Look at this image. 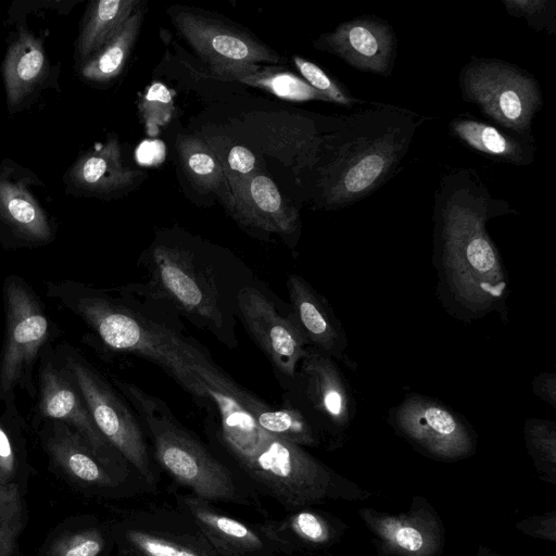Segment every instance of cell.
Masks as SVG:
<instances>
[{"label":"cell","instance_id":"obj_11","mask_svg":"<svg viewBox=\"0 0 556 556\" xmlns=\"http://www.w3.org/2000/svg\"><path fill=\"white\" fill-rule=\"evenodd\" d=\"M34 429L48 457L50 470L86 496L119 500L152 494L141 480L104 465L67 424L46 419Z\"/></svg>","mask_w":556,"mask_h":556},{"label":"cell","instance_id":"obj_2","mask_svg":"<svg viewBox=\"0 0 556 556\" xmlns=\"http://www.w3.org/2000/svg\"><path fill=\"white\" fill-rule=\"evenodd\" d=\"M497 202L470 178L462 182L452 178L442 192L435 265L443 300L460 315L477 318L505 311L508 278L486 231L488 219L505 205Z\"/></svg>","mask_w":556,"mask_h":556},{"label":"cell","instance_id":"obj_14","mask_svg":"<svg viewBox=\"0 0 556 556\" xmlns=\"http://www.w3.org/2000/svg\"><path fill=\"white\" fill-rule=\"evenodd\" d=\"M464 96L502 126L528 131L542 103L530 75L498 60H476L462 74Z\"/></svg>","mask_w":556,"mask_h":556},{"label":"cell","instance_id":"obj_12","mask_svg":"<svg viewBox=\"0 0 556 556\" xmlns=\"http://www.w3.org/2000/svg\"><path fill=\"white\" fill-rule=\"evenodd\" d=\"M394 432L419 454L438 462L456 463L477 451L471 425L445 404L409 393L388 413Z\"/></svg>","mask_w":556,"mask_h":556},{"label":"cell","instance_id":"obj_1","mask_svg":"<svg viewBox=\"0 0 556 556\" xmlns=\"http://www.w3.org/2000/svg\"><path fill=\"white\" fill-rule=\"evenodd\" d=\"M143 283L127 287L235 349L238 293L256 278L240 261L180 241L156 239L140 257Z\"/></svg>","mask_w":556,"mask_h":556},{"label":"cell","instance_id":"obj_35","mask_svg":"<svg viewBox=\"0 0 556 556\" xmlns=\"http://www.w3.org/2000/svg\"><path fill=\"white\" fill-rule=\"evenodd\" d=\"M239 81L263 88L270 93L293 101L323 100L321 93L311 87L304 79L289 72H256L239 79Z\"/></svg>","mask_w":556,"mask_h":556},{"label":"cell","instance_id":"obj_3","mask_svg":"<svg viewBox=\"0 0 556 556\" xmlns=\"http://www.w3.org/2000/svg\"><path fill=\"white\" fill-rule=\"evenodd\" d=\"M46 295L79 318L109 351L156 364L208 409L204 386L192 370L202 346L152 314L127 286L103 289L75 280L47 281Z\"/></svg>","mask_w":556,"mask_h":556},{"label":"cell","instance_id":"obj_13","mask_svg":"<svg viewBox=\"0 0 556 556\" xmlns=\"http://www.w3.org/2000/svg\"><path fill=\"white\" fill-rule=\"evenodd\" d=\"M172 22L213 73L241 79L258 72L262 63H283L281 56L253 35L189 8H170Z\"/></svg>","mask_w":556,"mask_h":556},{"label":"cell","instance_id":"obj_26","mask_svg":"<svg viewBox=\"0 0 556 556\" xmlns=\"http://www.w3.org/2000/svg\"><path fill=\"white\" fill-rule=\"evenodd\" d=\"M245 407L263 431L302 447H323L317 430L295 408L282 405L270 407L258 396L250 393Z\"/></svg>","mask_w":556,"mask_h":556},{"label":"cell","instance_id":"obj_7","mask_svg":"<svg viewBox=\"0 0 556 556\" xmlns=\"http://www.w3.org/2000/svg\"><path fill=\"white\" fill-rule=\"evenodd\" d=\"M4 337L0 352V404L16 407V391L37 394L35 369L59 336L45 303L22 277L9 275L2 288Z\"/></svg>","mask_w":556,"mask_h":556},{"label":"cell","instance_id":"obj_34","mask_svg":"<svg viewBox=\"0 0 556 556\" xmlns=\"http://www.w3.org/2000/svg\"><path fill=\"white\" fill-rule=\"evenodd\" d=\"M527 452L539 478L556 485V424L542 418H529L523 426Z\"/></svg>","mask_w":556,"mask_h":556},{"label":"cell","instance_id":"obj_21","mask_svg":"<svg viewBox=\"0 0 556 556\" xmlns=\"http://www.w3.org/2000/svg\"><path fill=\"white\" fill-rule=\"evenodd\" d=\"M176 506L198 525L219 556H276L254 523L233 518L214 503L189 492L175 493Z\"/></svg>","mask_w":556,"mask_h":556},{"label":"cell","instance_id":"obj_9","mask_svg":"<svg viewBox=\"0 0 556 556\" xmlns=\"http://www.w3.org/2000/svg\"><path fill=\"white\" fill-rule=\"evenodd\" d=\"M282 401L317 430L324 448L334 451L346 441L356 416V402L349 380L329 355L308 345Z\"/></svg>","mask_w":556,"mask_h":556},{"label":"cell","instance_id":"obj_33","mask_svg":"<svg viewBox=\"0 0 556 556\" xmlns=\"http://www.w3.org/2000/svg\"><path fill=\"white\" fill-rule=\"evenodd\" d=\"M25 490L16 484L0 485V556H18L20 538L28 522Z\"/></svg>","mask_w":556,"mask_h":556},{"label":"cell","instance_id":"obj_15","mask_svg":"<svg viewBox=\"0 0 556 556\" xmlns=\"http://www.w3.org/2000/svg\"><path fill=\"white\" fill-rule=\"evenodd\" d=\"M46 419L67 424L79 433L104 465L122 475L141 480L97 428L84 397L52 345L43 352L38 364L37 405L31 425L35 428Z\"/></svg>","mask_w":556,"mask_h":556},{"label":"cell","instance_id":"obj_30","mask_svg":"<svg viewBox=\"0 0 556 556\" xmlns=\"http://www.w3.org/2000/svg\"><path fill=\"white\" fill-rule=\"evenodd\" d=\"M141 5L138 0H102L94 2L79 39V54L90 58L113 38Z\"/></svg>","mask_w":556,"mask_h":556},{"label":"cell","instance_id":"obj_4","mask_svg":"<svg viewBox=\"0 0 556 556\" xmlns=\"http://www.w3.org/2000/svg\"><path fill=\"white\" fill-rule=\"evenodd\" d=\"M425 117L393 105H376L340 117L323 137L316 188L321 205L340 208L381 186L408 151Z\"/></svg>","mask_w":556,"mask_h":556},{"label":"cell","instance_id":"obj_38","mask_svg":"<svg viewBox=\"0 0 556 556\" xmlns=\"http://www.w3.org/2000/svg\"><path fill=\"white\" fill-rule=\"evenodd\" d=\"M506 10L515 16H523L530 26L535 29L554 27L549 21H554L553 2L545 0H508L503 1Z\"/></svg>","mask_w":556,"mask_h":556},{"label":"cell","instance_id":"obj_20","mask_svg":"<svg viewBox=\"0 0 556 556\" xmlns=\"http://www.w3.org/2000/svg\"><path fill=\"white\" fill-rule=\"evenodd\" d=\"M286 285L290 311L308 345L356 371L346 333L329 301L298 274H289Z\"/></svg>","mask_w":556,"mask_h":556},{"label":"cell","instance_id":"obj_23","mask_svg":"<svg viewBox=\"0 0 556 556\" xmlns=\"http://www.w3.org/2000/svg\"><path fill=\"white\" fill-rule=\"evenodd\" d=\"M113 551L106 520L85 514L68 517L51 529L38 556H111Z\"/></svg>","mask_w":556,"mask_h":556},{"label":"cell","instance_id":"obj_17","mask_svg":"<svg viewBox=\"0 0 556 556\" xmlns=\"http://www.w3.org/2000/svg\"><path fill=\"white\" fill-rule=\"evenodd\" d=\"M371 535L377 556H442L445 527L442 518L422 495H414L407 510L357 509Z\"/></svg>","mask_w":556,"mask_h":556},{"label":"cell","instance_id":"obj_27","mask_svg":"<svg viewBox=\"0 0 556 556\" xmlns=\"http://www.w3.org/2000/svg\"><path fill=\"white\" fill-rule=\"evenodd\" d=\"M27 447V424L17 407L0 404V485L16 483L26 491L31 471Z\"/></svg>","mask_w":556,"mask_h":556},{"label":"cell","instance_id":"obj_37","mask_svg":"<svg viewBox=\"0 0 556 556\" xmlns=\"http://www.w3.org/2000/svg\"><path fill=\"white\" fill-rule=\"evenodd\" d=\"M293 61L304 80L328 101L345 106L357 102L315 63L300 56H294Z\"/></svg>","mask_w":556,"mask_h":556},{"label":"cell","instance_id":"obj_16","mask_svg":"<svg viewBox=\"0 0 556 556\" xmlns=\"http://www.w3.org/2000/svg\"><path fill=\"white\" fill-rule=\"evenodd\" d=\"M238 318L268 359L280 388L287 391L308 346L290 307L282 312L255 279L238 293Z\"/></svg>","mask_w":556,"mask_h":556},{"label":"cell","instance_id":"obj_42","mask_svg":"<svg viewBox=\"0 0 556 556\" xmlns=\"http://www.w3.org/2000/svg\"><path fill=\"white\" fill-rule=\"evenodd\" d=\"M476 556H506L496 551L491 549L490 547L479 544L477 547Z\"/></svg>","mask_w":556,"mask_h":556},{"label":"cell","instance_id":"obj_22","mask_svg":"<svg viewBox=\"0 0 556 556\" xmlns=\"http://www.w3.org/2000/svg\"><path fill=\"white\" fill-rule=\"evenodd\" d=\"M315 47L337 54L357 70L387 74L392 67L395 38L387 23L357 18L323 35Z\"/></svg>","mask_w":556,"mask_h":556},{"label":"cell","instance_id":"obj_10","mask_svg":"<svg viewBox=\"0 0 556 556\" xmlns=\"http://www.w3.org/2000/svg\"><path fill=\"white\" fill-rule=\"evenodd\" d=\"M106 522L115 556H219L193 519L177 506L114 508Z\"/></svg>","mask_w":556,"mask_h":556},{"label":"cell","instance_id":"obj_29","mask_svg":"<svg viewBox=\"0 0 556 556\" xmlns=\"http://www.w3.org/2000/svg\"><path fill=\"white\" fill-rule=\"evenodd\" d=\"M143 18L144 8L140 5L123 28L87 60L81 67V75L88 80L98 83L117 77L128 61Z\"/></svg>","mask_w":556,"mask_h":556},{"label":"cell","instance_id":"obj_19","mask_svg":"<svg viewBox=\"0 0 556 556\" xmlns=\"http://www.w3.org/2000/svg\"><path fill=\"white\" fill-rule=\"evenodd\" d=\"M277 554L287 556H317L337 545L349 525L336 515L314 507H305L279 519L267 518L254 523Z\"/></svg>","mask_w":556,"mask_h":556},{"label":"cell","instance_id":"obj_39","mask_svg":"<svg viewBox=\"0 0 556 556\" xmlns=\"http://www.w3.org/2000/svg\"><path fill=\"white\" fill-rule=\"evenodd\" d=\"M515 528L532 539L556 542V510L533 515L515 523Z\"/></svg>","mask_w":556,"mask_h":556},{"label":"cell","instance_id":"obj_18","mask_svg":"<svg viewBox=\"0 0 556 556\" xmlns=\"http://www.w3.org/2000/svg\"><path fill=\"white\" fill-rule=\"evenodd\" d=\"M223 170L226 181L220 193L237 223L263 239L277 235L292 245L290 238L300 228L299 212L282 198L276 184L265 175L240 176L224 166Z\"/></svg>","mask_w":556,"mask_h":556},{"label":"cell","instance_id":"obj_40","mask_svg":"<svg viewBox=\"0 0 556 556\" xmlns=\"http://www.w3.org/2000/svg\"><path fill=\"white\" fill-rule=\"evenodd\" d=\"M223 164V163H222ZM223 166L230 173L247 176L254 174L256 166L255 155L243 146H233L227 155V166Z\"/></svg>","mask_w":556,"mask_h":556},{"label":"cell","instance_id":"obj_8","mask_svg":"<svg viewBox=\"0 0 556 556\" xmlns=\"http://www.w3.org/2000/svg\"><path fill=\"white\" fill-rule=\"evenodd\" d=\"M54 351L84 397L101 434L151 492H156L160 470L135 410L112 381L77 349L61 344Z\"/></svg>","mask_w":556,"mask_h":556},{"label":"cell","instance_id":"obj_25","mask_svg":"<svg viewBox=\"0 0 556 556\" xmlns=\"http://www.w3.org/2000/svg\"><path fill=\"white\" fill-rule=\"evenodd\" d=\"M0 217L12 236L27 245L49 242L52 228L33 197L17 184L0 181Z\"/></svg>","mask_w":556,"mask_h":556},{"label":"cell","instance_id":"obj_6","mask_svg":"<svg viewBox=\"0 0 556 556\" xmlns=\"http://www.w3.org/2000/svg\"><path fill=\"white\" fill-rule=\"evenodd\" d=\"M229 460L258 494L271 497L287 513L331 501L358 502L374 496L305 447L263 430L249 452Z\"/></svg>","mask_w":556,"mask_h":556},{"label":"cell","instance_id":"obj_36","mask_svg":"<svg viewBox=\"0 0 556 556\" xmlns=\"http://www.w3.org/2000/svg\"><path fill=\"white\" fill-rule=\"evenodd\" d=\"M139 114L150 136L159 132L160 127L166 125L174 113V102L170 91L161 83H153L141 97Z\"/></svg>","mask_w":556,"mask_h":556},{"label":"cell","instance_id":"obj_31","mask_svg":"<svg viewBox=\"0 0 556 556\" xmlns=\"http://www.w3.org/2000/svg\"><path fill=\"white\" fill-rule=\"evenodd\" d=\"M453 132L469 147L489 156L515 164L531 161L529 146L501 132L495 127L471 118H455L451 123Z\"/></svg>","mask_w":556,"mask_h":556},{"label":"cell","instance_id":"obj_5","mask_svg":"<svg viewBox=\"0 0 556 556\" xmlns=\"http://www.w3.org/2000/svg\"><path fill=\"white\" fill-rule=\"evenodd\" d=\"M110 380L137 414L157 468L176 484L214 504L264 510L253 486L187 429L163 400L115 376Z\"/></svg>","mask_w":556,"mask_h":556},{"label":"cell","instance_id":"obj_28","mask_svg":"<svg viewBox=\"0 0 556 556\" xmlns=\"http://www.w3.org/2000/svg\"><path fill=\"white\" fill-rule=\"evenodd\" d=\"M45 54L41 45L29 34L20 35L4 62L8 102L15 105L30 92L43 74Z\"/></svg>","mask_w":556,"mask_h":556},{"label":"cell","instance_id":"obj_32","mask_svg":"<svg viewBox=\"0 0 556 556\" xmlns=\"http://www.w3.org/2000/svg\"><path fill=\"white\" fill-rule=\"evenodd\" d=\"M176 148L182 169L201 192H222L226 178L223 165L212 149L192 136L177 137Z\"/></svg>","mask_w":556,"mask_h":556},{"label":"cell","instance_id":"obj_41","mask_svg":"<svg viewBox=\"0 0 556 556\" xmlns=\"http://www.w3.org/2000/svg\"><path fill=\"white\" fill-rule=\"evenodd\" d=\"M533 393L543 402L556 407V375L554 372H542L532 382Z\"/></svg>","mask_w":556,"mask_h":556},{"label":"cell","instance_id":"obj_24","mask_svg":"<svg viewBox=\"0 0 556 556\" xmlns=\"http://www.w3.org/2000/svg\"><path fill=\"white\" fill-rule=\"evenodd\" d=\"M141 173L122 163L117 139L90 151L74 166L72 177L75 184L94 193H111L124 190L135 184Z\"/></svg>","mask_w":556,"mask_h":556}]
</instances>
